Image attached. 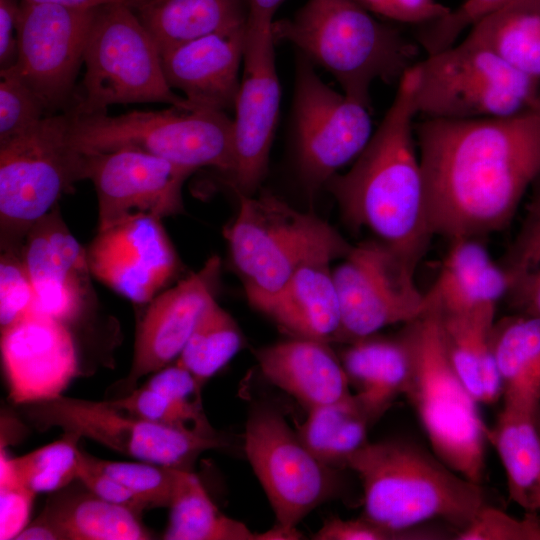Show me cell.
I'll return each instance as SVG.
<instances>
[{
	"label": "cell",
	"mask_w": 540,
	"mask_h": 540,
	"mask_svg": "<svg viewBox=\"0 0 540 540\" xmlns=\"http://www.w3.org/2000/svg\"><path fill=\"white\" fill-rule=\"evenodd\" d=\"M414 133L433 236L506 228L540 175V103L502 118H424Z\"/></svg>",
	"instance_id": "1"
},
{
	"label": "cell",
	"mask_w": 540,
	"mask_h": 540,
	"mask_svg": "<svg viewBox=\"0 0 540 540\" xmlns=\"http://www.w3.org/2000/svg\"><path fill=\"white\" fill-rule=\"evenodd\" d=\"M416 64L397 83L390 107L351 168L325 187L349 227L369 230L418 266L433 234L414 133Z\"/></svg>",
	"instance_id": "2"
},
{
	"label": "cell",
	"mask_w": 540,
	"mask_h": 540,
	"mask_svg": "<svg viewBox=\"0 0 540 540\" xmlns=\"http://www.w3.org/2000/svg\"><path fill=\"white\" fill-rule=\"evenodd\" d=\"M346 468L361 482L363 516L395 530L442 521L457 535L489 505L482 484L413 441H368L349 457Z\"/></svg>",
	"instance_id": "3"
},
{
	"label": "cell",
	"mask_w": 540,
	"mask_h": 540,
	"mask_svg": "<svg viewBox=\"0 0 540 540\" xmlns=\"http://www.w3.org/2000/svg\"><path fill=\"white\" fill-rule=\"evenodd\" d=\"M275 43L288 42L328 71L349 98L372 109L376 80L399 82L418 61V43L373 17L356 0H307L272 24Z\"/></svg>",
	"instance_id": "4"
},
{
	"label": "cell",
	"mask_w": 540,
	"mask_h": 540,
	"mask_svg": "<svg viewBox=\"0 0 540 540\" xmlns=\"http://www.w3.org/2000/svg\"><path fill=\"white\" fill-rule=\"evenodd\" d=\"M428 296L426 310L400 330L411 354L402 395L415 410L433 453L461 476L482 484L489 428L450 361L437 297L431 289Z\"/></svg>",
	"instance_id": "5"
},
{
	"label": "cell",
	"mask_w": 540,
	"mask_h": 540,
	"mask_svg": "<svg viewBox=\"0 0 540 540\" xmlns=\"http://www.w3.org/2000/svg\"><path fill=\"white\" fill-rule=\"evenodd\" d=\"M237 196L225 237L247 300L262 313L303 263L324 254L343 258L351 247L326 221L268 190Z\"/></svg>",
	"instance_id": "6"
},
{
	"label": "cell",
	"mask_w": 540,
	"mask_h": 540,
	"mask_svg": "<svg viewBox=\"0 0 540 540\" xmlns=\"http://www.w3.org/2000/svg\"><path fill=\"white\" fill-rule=\"evenodd\" d=\"M68 111L70 140L81 153L133 149L195 171L210 167L229 175L233 170V121L226 112L173 106L117 116Z\"/></svg>",
	"instance_id": "7"
},
{
	"label": "cell",
	"mask_w": 540,
	"mask_h": 540,
	"mask_svg": "<svg viewBox=\"0 0 540 540\" xmlns=\"http://www.w3.org/2000/svg\"><path fill=\"white\" fill-rule=\"evenodd\" d=\"M84 65L80 91L69 109L77 114L104 113L114 104L147 102L194 109L168 85L161 53L131 7L109 4L95 10Z\"/></svg>",
	"instance_id": "8"
},
{
	"label": "cell",
	"mask_w": 540,
	"mask_h": 540,
	"mask_svg": "<svg viewBox=\"0 0 540 540\" xmlns=\"http://www.w3.org/2000/svg\"><path fill=\"white\" fill-rule=\"evenodd\" d=\"M71 121L70 111L47 115L0 144L2 250L20 251L30 228L86 179V155L71 143Z\"/></svg>",
	"instance_id": "9"
},
{
	"label": "cell",
	"mask_w": 540,
	"mask_h": 540,
	"mask_svg": "<svg viewBox=\"0 0 540 540\" xmlns=\"http://www.w3.org/2000/svg\"><path fill=\"white\" fill-rule=\"evenodd\" d=\"M417 115L502 118L540 103V81L467 38L417 62Z\"/></svg>",
	"instance_id": "10"
},
{
	"label": "cell",
	"mask_w": 540,
	"mask_h": 540,
	"mask_svg": "<svg viewBox=\"0 0 540 540\" xmlns=\"http://www.w3.org/2000/svg\"><path fill=\"white\" fill-rule=\"evenodd\" d=\"M26 415L40 430L59 427L137 460L189 470L203 452L226 446L215 434L154 423L110 401L60 395L28 404Z\"/></svg>",
	"instance_id": "11"
},
{
	"label": "cell",
	"mask_w": 540,
	"mask_h": 540,
	"mask_svg": "<svg viewBox=\"0 0 540 540\" xmlns=\"http://www.w3.org/2000/svg\"><path fill=\"white\" fill-rule=\"evenodd\" d=\"M333 269L340 302L334 342L351 343L417 319L429 304L415 282L417 266L378 239L351 245Z\"/></svg>",
	"instance_id": "12"
},
{
	"label": "cell",
	"mask_w": 540,
	"mask_h": 540,
	"mask_svg": "<svg viewBox=\"0 0 540 540\" xmlns=\"http://www.w3.org/2000/svg\"><path fill=\"white\" fill-rule=\"evenodd\" d=\"M244 451L274 511L275 525L287 532L300 533L297 525L340 492L337 469L319 461L275 408L251 410Z\"/></svg>",
	"instance_id": "13"
},
{
	"label": "cell",
	"mask_w": 540,
	"mask_h": 540,
	"mask_svg": "<svg viewBox=\"0 0 540 540\" xmlns=\"http://www.w3.org/2000/svg\"><path fill=\"white\" fill-rule=\"evenodd\" d=\"M370 112L325 84L313 63L297 53L292 127L299 173L309 192L360 155L373 134Z\"/></svg>",
	"instance_id": "14"
},
{
	"label": "cell",
	"mask_w": 540,
	"mask_h": 540,
	"mask_svg": "<svg viewBox=\"0 0 540 540\" xmlns=\"http://www.w3.org/2000/svg\"><path fill=\"white\" fill-rule=\"evenodd\" d=\"M96 9L20 2L18 58L10 69L38 96L48 115L74 104Z\"/></svg>",
	"instance_id": "15"
},
{
	"label": "cell",
	"mask_w": 540,
	"mask_h": 540,
	"mask_svg": "<svg viewBox=\"0 0 540 540\" xmlns=\"http://www.w3.org/2000/svg\"><path fill=\"white\" fill-rule=\"evenodd\" d=\"M272 28L246 25L243 74L232 119L234 167L229 174L236 193L254 195L268 171L280 109V83Z\"/></svg>",
	"instance_id": "16"
},
{
	"label": "cell",
	"mask_w": 540,
	"mask_h": 540,
	"mask_svg": "<svg viewBox=\"0 0 540 540\" xmlns=\"http://www.w3.org/2000/svg\"><path fill=\"white\" fill-rule=\"evenodd\" d=\"M86 155V179L98 200V230L129 216L158 218L183 211L182 188L195 170L133 149Z\"/></svg>",
	"instance_id": "17"
},
{
	"label": "cell",
	"mask_w": 540,
	"mask_h": 540,
	"mask_svg": "<svg viewBox=\"0 0 540 540\" xmlns=\"http://www.w3.org/2000/svg\"><path fill=\"white\" fill-rule=\"evenodd\" d=\"M87 259L91 274L136 303L151 301L178 268L161 219L146 213L98 230Z\"/></svg>",
	"instance_id": "18"
},
{
	"label": "cell",
	"mask_w": 540,
	"mask_h": 540,
	"mask_svg": "<svg viewBox=\"0 0 540 540\" xmlns=\"http://www.w3.org/2000/svg\"><path fill=\"white\" fill-rule=\"evenodd\" d=\"M1 355L9 396L20 405L62 395L78 373L66 324L36 310L1 329Z\"/></svg>",
	"instance_id": "19"
},
{
	"label": "cell",
	"mask_w": 540,
	"mask_h": 540,
	"mask_svg": "<svg viewBox=\"0 0 540 540\" xmlns=\"http://www.w3.org/2000/svg\"><path fill=\"white\" fill-rule=\"evenodd\" d=\"M20 253L35 293L33 310L65 324L76 320L85 306L91 271L87 251L64 223L58 205L30 228Z\"/></svg>",
	"instance_id": "20"
},
{
	"label": "cell",
	"mask_w": 540,
	"mask_h": 540,
	"mask_svg": "<svg viewBox=\"0 0 540 540\" xmlns=\"http://www.w3.org/2000/svg\"><path fill=\"white\" fill-rule=\"evenodd\" d=\"M220 259L209 258L203 267L157 296L149 305L138 330L132 365L123 385L131 390L137 381L179 357L196 323L215 299Z\"/></svg>",
	"instance_id": "21"
},
{
	"label": "cell",
	"mask_w": 540,
	"mask_h": 540,
	"mask_svg": "<svg viewBox=\"0 0 540 540\" xmlns=\"http://www.w3.org/2000/svg\"><path fill=\"white\" fill-rule=\"evenodd\" d=\"M246 25L185 43L161 54L168 85L194 107L234 110Z\"/></svg>",
	"instance_id": "22"
},
{
	"label": "cell",
	"mask_w": 540,
	"mask_h": 540,
	"mask_svg": "<svg viewBox=\"0 0 540 540\" xmlns=\"http://www.w3.org/2000/svg\"><path fill=\"white\" fill-rule=\"evenodd\" d=\"M329 343L302 337L259 348L255 357L264 377L306 410L349 394V380Z\"/></svg>",
	"instance_id": "23"
},
{
	"label": "cell",
	"mask_w": 540,
	"mask_h": 540,
	"mask_svg": "<svg viewBox=\"0 0 540 540\" xmlns=\"http://www.w3.org/2000/svg\"><path fill=\"white\" fill-rule=\"evenodd\" d=\"M329 254L303 263L263 314L294 337L333 342L340 325V302Z\"/></svg>",
	"instance_id": "24"
},
{
	"label": "cell",
	"mask_w": 540,
	"mask_h": 540,
	"mask_svg": "<svg viewBox=\"0 0 540 540\" xmlns=\"http://www.w3.org/2000/svg\"><path fill=\"white\" fill-rule=\"evenodd\" d=\"M450 243L436 281L430 288L441 311L466 314L496 310L498 302L509 290L504 266L492 259L479 238H456Z\"/></svg>",
	"instance_id": "25"
},
{
	"label": "cell",
	"mask_w": 540,
	"mask_h": 540,
	"mask_svg": "<svg viewBox=\"0 0 540 540\" xmlns=\"http://www.w3.org/2000/svg\"><path fill=\"white\" fill-rule=\"evenodd\" d=\"M349 383L372 424L403 394L411 368L409 345L401 331L373 334L349 343L340 358Z\"/></svg>",
	"instance_id": "26"
},
{
	"label": "cell",
	"mask_w": 540,
	"mask_h": 540,
	"mask_svg": "<svg viewBox=\"0 0 540 540\" xmlns=\"http://www.w3.org/2000/svg\"><path fill=\"white\" fill-rule=\"evenodd\" d=\"M135 11L162 54L246 25L248 0H152Z\"/></svg>",
	"instance_id": "27"
},
{
	"label": "cell",
	"mask_w": 540,
	"mask_h": 540,
	"mask_svg": "<svg viewBox=\"0 0 540 540\" xmlns=\"http://www.w3.org/2000/svg\"><path fill=\"white\" fill-rule=\"evenodd\" d=\"M491 345L503 404L536 411L540 405V318L516 313L495 321Z\"/></svg>",
	"instance_id": "28"
},
{
	"label": "cell",
	"mask_w": 540,
	"mask_h": 540,
	"mask_svg": "<svg viewBox=\"0 0 540 540\" xmlns=\"http://www.w3.org/2000/svg\"><path fill=\"white\" fill-rule=\"evenodd\" d=\"M495 314L494 309L466 314L441 311V327L450 361L478 403L490 404L502 397V384L491 345Z\"/></svg>",
	"instance_id": "29"
},
{
	"label": "cell",
	"mask_w": 540,
	"mask_h": 540,
	"mask_svg": "<svg viewBox=\"0 0 540 540\" xmlns=\"http://www.w3.org/2000/svg\"><path fill=\"white\" fill-rule=\"evenodd\" d=\"M535 412L503 404L489 429L507 478L509 499L526 512L540 513V436Z\"/></svg>",
	"instance_id": "30"
},
{
	"label": "cell",
	"mask_w": 540,
	"mask_h": 540,
	"mask_svg": "<svg viewBox=\"0 0 540 540\" xmlns=\"http://www.w3.org/2000/svg\"><path fill=\"white\" fill-rule=\"evenodd\" d=\"M57 540H147L151 534L139 513L106 501L89 491L48 504L38 517Z\"/></svg>",
	"instance_id": "31"
},
{
	"label": "cell",
	"mask_w": 540,
	"mask_h": 540,
	"mask_svg": "<svg viewBox=\"0 0 540 540\" xmlns=\"http://www.w3.org/2000/svg\"><path fill=\"white\" fill-rule=\"evenodd\" d=\"M465 38L540 81V0H513L473 25Z\"/></svg>",
	"instance_id": "32"
},
{
	"label": "cell",
	"mask_w": 540,
	"mask_h": 540,
	"mask_svg": "<svg viewBox=\"0 0 540 540\" xmlns=\"http://www.w3.org/2000/svg\"><path fill=\"white\" fill-rule=\"evenodd\" d=\"M373 424L355 394L307 410L296 433L305 447L323 464L346 468L349 457L367 440Z\"/></svg>",
	"instance_id": "33"
},
{
	"label": "cell",
	"mask_w": 540,
	"mask_h": 540,
	"mask_svg": "<svg viewBox=\"0 0 540 540\" xmlns=\"http://www.w3.org/2000/svg\"><path fill=\"white\" fill-rule=\"evenodd\" d=\"M167 540H256L244 523L221 513L200 479L190 470L177 469Z\"/></svg>",
	"instance_id": "34"
},
{
	"label": "cell",
	"mask_w": 540,
	"mask_h": 540,
	"mask_svg": "<svg viewBox=\"0 0 540 540\" xmlns=\"http://www.w3.org/2000/svg\"><path fill=\"white\" fill-rule=\"evenodd\" d=\"M520 231L503 262L507 298L518 313L540 318V175L531 187Z\"/></svg>",
	"instance_id": "35"
},
{
	"label": "cell",
	"mask_w": 540,
	"mask_h": 540,
	"mask_svg": "<svg viewBox=\"0 0 540 540\" xmlns=\"http://www.w3.org/2000/svg\"><path fill=\"white\" fill-rule=\"evenodd\" d=\"M242 345L243 336L236 321L213 299L201 314L177 363L193 375L201 389Z\"/></svg>",
	"instance_id": "36"
},
{
	"label": "cell",
	"mask_w": 540,
	"mask_h": 540,
	"mask_svg": "<svg viewBox=\"0 0 540 540\" xmlns=\"http://www.w3.org/2000/svg\"><path fill=\"white\" fill-rule=\"evenodd\" d=\"M81 437L65 432L57 441L26 455L10 458L17 479L34 493L50 492L77 480Z\"/></svg>",
	"instance_id": "37"
},
{
	"label": "cell",
	"mask_w": 540,
	"mask_h": 540,
	"mask_svg": "<svg viewBox=\"0 0 540 540\" xmlns=\"http://www.w3.org/2000/svg\"><path fill=\"white\" fill-rule=\"evenodd\" d=\"M116 407L145 420L215 434L202 411L201 400H176L143 385L109 400Z\"/></svg>",
	"instance_id": "38"
},
{
	"label": "cell",
	"mask_w": 540,
	"mask_h": 540,
	"mask_svg": "<svg viewBox=\"0 0 540 540\" xmlns=\"http://www.w3.org/2000/svg\"><path fill=\"white\" fill-rule=\"evenodd\" d=\"M98 465L124 484L147 508L169 507L173 498L176 470L147 461H111L96 458Z\"/></svg>",
	"instance_id": "39"
},
{
	"label": "cell",
	"mask_w": 540,
	"mask_h": 540,
	"mask_svg": "<svg viewBox=\"0 0 540 540\" xmlns=\"http://www.w3.org/2000/svg\"><path fill=\"white\" fill-rule=\"evenodd\" d=\"M0 144L33 128L45 116L38 96L12 70H0Z\"/></svg>",
	"instance_id": "40"
},
{
	"label": "cell",
	"mask_w": 540,
	"mask_h": 540,
	"mask_svg": "<svg viewBox=\"0 0 540 540\" xmlns=\"http://www.w3.org/2000/svg\"><path fill=\"white\" fill-rule=\"evenodd\" d=\"M513 0H462L444 17L419 26L417 43L432 54L456 43L460 34Z\"/></svg>",
	"instance_id": "41"
},
{
	"label": "cell",
	"mask_w": 540,
	"mask_h": 540,
	"mask_svg": "<svg viewBox=\"0 0 540 540\" xmlns=\"http://www.w3.org/2000/svg\"><path fill=\"white\" fill-rule=\"evenodd\" d=\"M451 532L424 525L410 530H395L361 516L356 519L331 517L313 535L315 540H430L448 539Z\"/></svg>",
	"instance_id": "42"
},
{
	"label": "cell",
	"mask_w": 540,
	"mask_h": 540,
	"mask_svg": "<svg viewBox=\"0 0 540 540\" xmlns=\"http://www.w3.org/2000/svg\"><path fill=\"white\" fill-rule=\"evenodd\" d=\"M35 293L20 251L4 249L0 259V325L5 328L34 309Z\"/></svg>",
	"instance_id": "43"
},
{
	"label": "cell",
	"mask_w": 540,
	"mask_h": 540,
	"mask_svg": "<svg viewBox=\"0 0 540 540\" xmlns=\"http://www.w3.org/2000/svg\"><path fill=\"white\" fill-rule=\"evenodd\" d=\"M457 540H540V517L526 512L522 519L487 505L474 521L458 532Z\"/></svg>",
	"instance_id": "44"
},
{
	"label": "cell",
	"mask_w": 540,
	"mask_h": 540,
	"mask_svg": "<svg viewBox=\"0 0 540 540\" xmlns=\"http://www.w3.org/2000/svg\"><path fill=\"white\" fill-rule=\"evenodd\" d=\"M36 493L15 476L10 458L1 447L0 453V539H16L28 525Z\"/></svg>",
	"instance_id": "45"
},
{
	"label": "cell",
	"mask_w": 540,
	"mask_h": 540,
	"mask_svg": "<svg viewBox=\"0 0 540 540\" xmlns=\"http://www.w3.org/2000/svg\"><path fill=\"white\" fill-rule=\"evenodd\" d=\"M77 480L94 495L141 513L144 505L120 481L105 472L96 462V457L81 450L78 464Z\"/></svg>",
	"instance_id": "46"
},
{
	"label": "cell",
	"mask_w": 540,
	"mask_h": 540,
	"mask_svg": "<svg viewBox=\"0 0 540 540\" xmlns=\"http://www.w3.org/2000/svg\"><path fill=\"white\" fill-rule=\"evenodd\" d=\"M372 14L421 26L447 15L451 8L437 0H356Z\"/></svg>",
	"instance_id": "47"
},
{
	"label": "cell",
	"mask_w": 540,
	"mask_h": 540,
	"mask_svg": "<svg viewBox=\"0 0 540 540\" xmlns=\"http://www.w3.org/2000/svg\"><path fill=\"white\" fill-rule=\"evenodd\" d=\"M144 384L148 388L176 400H200V391L193 375L177 362L154 372Z\"/></svg>",
	"instance_id": "48"
},
{
	"label": "cell",
	"mask_w": 540,
	"mask_h": 540,
	"mask_svg": "<svg viewBox=\"0 0 540 540\" xmlns=\"http://www.w3.org/2000/svg\"><path fill=\"white\" fill-rule=\"evenodd\" d=\"M18 0H0V70L12 68L18 58Z\"/></svg>",
	"instance_id": "49"
},
{
	"label": "cell",
	"mask_w": 540,
	"mask_h": 540,
	"mask_svg": "<svg viewBox=\"0 0 540 540\" xmlns=\"http://www.w3.org/2000/svg\"><path fill=\"white\" fill-rule=\"evenodd\" d=\"M285 0H248L246 25L252 28H272L274 15Z\"/></svg>",
	"instance_id": "50"
},
{
	"label": "cell",
	"mask_w": 540,
	"mask_h": 540,
	"mask_svg": "<svg viewBox=\"0 0 540 540\" xmlns=\"http://www.w3.org/2000/svg\"><path fill=\"white\" fill-rule=\"evenodd\" d=\"M73 9H96L109 4H121L137 10L152 0H29Z\"/></svg>",
	"instance_id": "51"
},
{
	"label": "cell",
	"mask_w": 540,
	"mask_h": 540,
	"mask_svg": "<svg viewBox=\"0 0 540 540\" xmlns=\"http://www.w3.org/2000/svg\"><path fill=\"white\" fill-rule=\"evenodd\" d=\"M535 423H536V427L540 436V405L538 406L535 412Z\"/></svg>",
	"instance_id": "52"
}]
</instances>
